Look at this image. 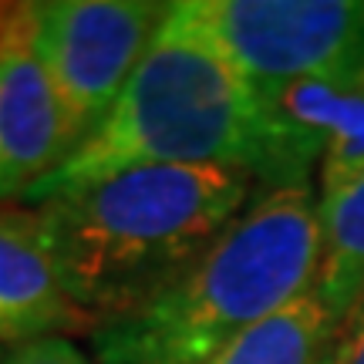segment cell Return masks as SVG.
<instances>
[{
  "mask_svg": "<svg viewBox=\"0 0 364 364\" xmlns=\"http://www.w3.org/2000/svg\"><path fill=\"white\" fill-rule=\"evenodd\" d=\"M257 193L226 166H149L34 209L65 290L105 324L179 284Z\"/></svg>",
  "mask_w": 364,
  "mask_h": 364,
  "instance_id": "2",
  "label": "cell"
},
{
  "mask_svg": "<svg viewBox=\"0 0 364 364\" xmlns=\"http://www.w3.org/2000/svg\"><path fill=\"white\" fill-rule=\"evenodd\" d=\"M199 11L260 91L364 85V0H199Z\"/></svg>",
  "mask_w": 364,
  "mask_h": 364,
  "instance_id": "5",
  "label": "cell"
},
{
  "mask_svg": "<svg viewBox=\"0 0 364 364\" xmlns=\"http://www.w3.org/2000/svg\"><path fill=\"white\" fill-rule=\"evenodd\" d=\"M149 166H226L253 176L260 193L314 189L317 169L287 139L267 95L226 51L199 0L169 4L108 118L24 203L41 206Z\"/></svg>",
  "mask_w": 364,
  "mask_h": 364,
  "instance_id": "1",
  "label": "cell"
},
{
  "mask_svg": "<svg viewBox=\"0 0 364 364\" xmlns=\"http://www.w3.org/2000/svg\"><path fill=\"white\" fill-rule=\"evenodd\" d=\"M71 152L75 139L34 51L27 4H17L0 38V206L24 203Z\"/></svg>",
  "mask_w": 364,
  "mask_h": 364,
  "instance_id": "6",
  "label": "cell"
},
{
  "mask_svg": "<svg viewBox=\"0 0 364 364\" xmlns=\"http://www.w3.org/2000/svg\"><path fill=\"white\" fill-rule=\"evenodd\" d=\"M338 324L341 317L327 311L311 287L267 321L250 327L213 364H317Z\"/></svg>",
  "mask_w": 364,
  "mask_h": 364,
  "instance_id": "8",
  "label": "cell"
},
{
  "mask_svg": "<svg viewBox=\"0 0 364 364\" xmlns=\"http://www.w3.org/2000/svg\"><path fill=\"white\" fill-rule=\"evenodd\" d=\"M317 364H364V294L351 311L341 317L334 338L327 341Z\"/></svg>",
  "mask_w": 364,
  "mask_h": 364,
  "instance_id": "10",
  "label": "cell"
},
{
  "mask_svg": "<svg viewBox=\"0 0 364 364\" xmlns=\"http://www.w3.org/2000/svg\"><path fill=\"white\" fill-rule=\"evenodd\" d=\"M321 223L324 247L314 294L331 314L344 317L364 294V176L321 206Z\"/></svg>",
  "mask_w": 364,
  "mask_h": 364,
  "instance_id": "9",
  "label": "cell"
},
{
  "mask_svg": "<svg viewBox=\"0 0 364 364\" xmlns=\"http://www.w3.org/2000/svg\"><path fill=\"white\" fill-rule=\"evenodd\" d=\"M14 11H17V4H0V38H4V31H7V24H11Z\"/></svg>",
  "mask_w": 364,
  "mask_h": 364,
  "instance_id": "12",
  "label": "cell"
},
{
  "mask_svg": "<svg viewBox=\"0 0 364 364\" xmlns=\"http://www.w3.org/2000/svg\"><path fill=\"white\" fill-rule=\"evenodd\" d=\"M4 358H7V351H4V344H0V364H4Z\"/></svg>",
  "mask_w": 364,
  "mask_h": 364,
  "instance_id": "13",
  "label": "cell"
},
{
  "mask_svg": "<svg viewBox=\"0 0 364 364\" xmlns=\"http://www.w3.org/2000/svg\"><path fill=\"white\" fill-rule=\"evenodd\" d=\"M4 364H95V361L71 338H44L7 351Z\"/></svg>",
  "mask_w": 364,
  "mask_h": 364,
  "instance_id": "11",
  "label": "cell"
},
{
  "mask_svg": "<svg viewBox=\"0 0 364 364\" xmlns=\"http://www.w3.org/2000/svg\"><path fill=\"white\" fill-rule=\"evenodd\" d=\"M98 321L81 311L54 270L34 206H0V344L95 334Z\"/></svg>",
  "mask_w": 364,
  "mask_h": 364,
  "instance_id": "7",
  "label": "cell"
},
{
  "mask_svg": "<svg viewBox=\"0 0 364 364\" xmlns=\"http://www.w3.org/2000/svg\"><path fill=\"white\" fill-rule=\"evenodd\" d=\"M31 38L78 149L102 125L152 48L169 4L156 0H38Z\"/></svg>",
  "mask_w": 364,
  "mask_h": 364,
  "instance_id": "4",
  "label": "cell"
},
{
  "mask_svg": "<svg viewBox=\"0 0 364 364\" xmlns=\"http://www.w3.org/2000/svg\"><path fill=\"white\" fill-rule=\"evenodd\" d=\"M324 247L317 189H263L166 294L91 334L95 364H213L314 287Z\"/></svg>",
  "mask_w": 364,
  "mask_h": 364,
  "instance_id": "3",
  "label": "cell"
}]
</instances>
